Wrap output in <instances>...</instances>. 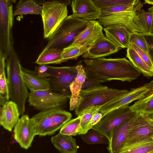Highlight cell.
<instances>
[{
	"instance_id": "obj_34",
	"label": "cell",
	"mask_w": 153,
	"mask_h": 153,
	"mask_svg": "<svg viewBox=\"0 0 153 153\" xmlns=\"http://www.w3.org/2000/svg\"><path fill=\"white\" fill-rule=\"evenodd\" d=\"M88 49L85 47L79 48L76 46H68L63 49L62 57L63 59L66 61L74 59L84 54Z\"/></svg>"
},
{
	"instance_id": "obj_22",
	"label": "cell",
	"mask_w": 153,
	"mask_h": 153,
	"mask_svg": "<svg viewBox=\"0 0 153 153\" xmlns=\"http://www.w3.org/2000/svg\"><path fill=\"white\" fill-rule=\"evenodd\" d=\"M51 141L60 153H77L79 147L71 136L59 132L51 137Z\"/></svg>"
},
{
	"instance_id": "obj_33",
	"label": "cell",
	"mask_w": 153,
	"mask_h": 153,
	"mask_svg": "<svg viewBox=\"0 0 153 153\" xmlns=\"http://www.w3.org/2000/svg\"><path fill=\"white\" fill-rule=\"evenodd\" d=\"M102 107V106L92 107L79 115L81 116L80 121V126L82 131L81 134H85L86 129L93 116L96 113L100 111Z\"/></svg>"
},
{
	"instance_id": "obj_5",
	"label": "cell",
	"mask_w": 153,
	"mask_h": 153,
	"mask_svg": "<svg viewBox=\"0 0 153 153\" xmlns=\"http://www.w3.org/2000/svg\"><path fill=\"white\" fill-rule=\"evenodd\" d=\"M88 21L72 15L68 16L54 34L48 39L45 48L62 50L70 45L76 37L86 27Z\"/></svg>"
},
{
	"instance_id": "obj_15",
	"label": "cell",
	"mask_w": 153,
	"mask_h": 153,
	"mask_svg": "<svg viewBox=\"0 0 153 153\" xmlns=\"http://www.w3.org/2000/svg\"><path fill=\"white\" fill-rule=\"evenodd\" d=\"M77 74L76 66H64L62 72L58 76L46 78L50 90L71 95L70 86Z\"/></svg>"
},
{
	"instance_id": "obj_28",
	"label": "cell",
	"mask_w": 153,
	"mask_h": 153,
	"mask_svg": "<svg viewBox=\"0 0 153 153\" xmlns=\"http://www.w3.org/2000/svg\"><path fill=\"white\" fill-rule=\"evenodd\" d=\"M143 6V5L140 1L135 0L133 2L129 4L101 9V14L100 17L109 16L124 11H140Z\"/></svg>"
},
{
	"instance_id": "obj_43",
	"label": "cell",
	"mask_w": 153,
	"mask_h": 153,
	"mask_svg": "<svg viewBox=\"0 0 153 153\" xmlns=\"http://www.w3.org/2000/svg\"><path fill=\"white\" fill-rule=\"evenodd\" d=\"M149 12H151L152 14V30L150 34H153V6L151 7L148 9Z\"/></svg>"
},
{
	"instance_id": "obj_29",
	"label": "cell",
	"mask_w": 153,
	"mask_h": 153,
	"mask_svg": "<svg viewBox=\"0 0 153 153\" xmlns=\"http://www.w3.org/2000/svg\"><path fill=\"white\" fill-rule=\"evenodd\" d=\"M6 59L0 55V105H3L9 100L7 77L6 76L5 67Z\"/></svg>"
},
{
	"instance_id": "obj_30",
	"label": "cell",
	"mask_w": 153,
	"mask_h": 153,
	"mask_svg": "<svg viewBox=\"0 0 153 153\" xmlns=\"http://www.w3.org/2000/svg\"><path fill=\"white\" fill-rule=\"evenodd\" d=\"M118 153H153V140H145L123 147Z\"/></svg>"
},
{
	"instance_id": "obj_21",
	"label": "cell",
	"mask_w": 153,
	"mask_h": 153,
	"mask_svg": "<svg viewBox=\"0 0 153 153\" xmlns=\"http://www.w3.org/2000/svg\"><path fill=\"white\" fill-rule=\"evenodd\" d=\"M22 73L24 82L30 91L50 89L49 84L46 78L39 76L35 71L22 66Z\"/></svg>"
},
{
	"instance_id": "obj_9",
	"label": "cell",
	"mask_w": 153,
	"mask_h": 153,
	"mask_svg": "<svg viewBox=\"0 0 153 153\" xmlns=\"http://www.w3.org/2000/svg\"><path fill=\"white\" fill-rule=\"evenodd\" d=\"M134 114L129 106L122 107L111 111L103 116L92 129L106 137L110 141L113 129Z\"/></svg>"
},
{
	"instance_id": "obj_7",
	"label": "cell",
	"mask_w": 153,
	"mask_h": 153,
	"mask_svg": "<svg viewBox=\"0 0 153 153\" xmlns=\"http://www.w3.org/2000/svg\"><path fill=\"white\" fill-rule=\"evenodd\" d=\"M13 1L0 0V55L7 59L14 48Z\"/></svg>"
},
{
	"instance_id": "obj_6",
	"label": "cell",
	"mask_w": 153,
	"mask_h": 153,
	"mask_svg": "<svg viewBox=\"0 0 153 153\" xmlns=\"http://www.w3.org/2000/svg\"><path fill=\"white\" fill-rule=\"evenodd\" d=\"M70 3V0L49 1L43 3L41 16L45 39H49L62 25L68 16L67 5Z\"/></svg>"
},
{
	"instance_id": "obj_1",
	"label": "cell",
	"mask_w": 153,
	"mask_h": 153,
	"mask_svg": "<svg viewBox=\"0 0 153 153\" xmlns=\"http://www.w3.org/2000/svg\"><path fill=\"white\" fill-rule=\"evenodd\" d=\"M87 77L100 84L112 80L131 82L141 72L126 58L85 59Z\"/></svg>"
},
{
	"instance_id": "obj_8",
	"label": "cell",
	"mask_w": 153,
	"mask_h": 153,
	"mask_svg": "<svg viewBox=\"0 0 153 153\" xmlns=\"http://www.w3.org/2000/svg\"><path fill=\"white\" fill-rule=\"evenodd\" d=\"M71 96L50 89L31 91L28 102L30 106L40 111L54 108L63 109L70 100Z\"/></svg>"
},
{
	"instance_id": "obj_42",
	"label": "cell",
	"mask_w": 153,
	"mask_h": 153,
	"mask_svg": "<svg viewBox=\"0 0 153 153\" xmlns=\"http://www.w3.org/2000/svg\"><path fill=\"white\" fill-rule=\"evenodd\" d=\"M143 86L153 90V79L150 82L145 84Z\"/></svg>"
},
{
	"instance_id": "obj_20",
	"label": "cell",
	"mask_w": 153,
	"mask_h": 153,
	"mask_svg": "<svg viewBox=\"0 0 153 153\" xmlns=\"http://www.w3.org/2000/svg\"><path fill=\"white\" fill-rule=\"evenodd\" d=\"M106 37L121 48L129 47L131 32L125 27L113 25L105 27L103 29Z\"/></svg>"
},
{
	"instance_id": "obj_38",
	"label": "cell",
	"mask_w": 153,
	"mask_h": 153,
	"mask_svg": "<svg viewBox=\"0 0 153 153\" xmlns=\"http://www.w3.org/2000/svg\"><path fill=\"white\" fill-rule=\"evenodd\" d=\"M76 66L77 74L74 82L78 85L82 86L87 78L85 69L81 64L78 65Z\"/></svg>"
},
{
	"instance_id": "obj_10",
	"label": "cell",
	"mask_w": 153,
	"mask_h": 153,
	"mask_svg": "<svg viewBox=\"0 0 153 153\" xmlns=\"http://www.w3.org/2000/svg\"><path fill=\"white\" fill-rule=\"evenodd\" d=\"M153 135V117L135 114L123 147L152 139Z\"/></svg>"
},
{
	"instance_id": "obj_19",
	"label": "cell",
	"mask_w": 153,
	"mask_h": 153,
	"mask_svg": "<svg viewBox=\"0 0 153 153\" xmlns=\"http://www.w3.org/2000/svg\"><path fill=\"white\" fill-rule=\"evenodd\" d=\"M20 115L18 106L13 102L9 100L0 106V124L11 132L17 124Z\"/></svg>"
},
{
	"instance_id": "obj_23",
	"label": "cell",
	"mask_w": 153,
	"mask_h": 153,
	"mask_svg": "<svg viewBox=\"0 0 153 153\" xmlns=\"http://www.w3.org/2000/svg\"><path fill=\"white\" fill-rule=\"evenodd\" d=\"M130 106L132 111L136 114L153 117V90Z\"/></svg>"
},
{
	"instance_id": "obj_4",
	"label": "cell",
	"mask_w": 153,
	"mask_h": 153,
	"mask_svg": "<svg viewBox=\"0 0 153 153\" xmlns=\"http://www.w3.org/2000/svg\"><path fill=\"white\" fill-rule=\"evenodd\" d=\"M71 114L63 109H52L40 111L30 118L36 135H52L71 120Z\"/></svg>"
},
{
	"instance_id": "obj_44",
	"label": "cell",
	"mask_w": 153,
	"mask_h": 153,
	"mask_svg": "<svg viewBox=\"0 0 153 153\" xmlns=\"http://www.w3.org/2000/svg\"><path fill=\"white\" fill-rule=\"evenodd\" d=\"M144 1L145 3L153 4V0H145Z\"/></svg>"
},
{
	"instance_id": "obj_45",
	"label": "cell",
	"mask_w": 153,
	"mask_h": 153,
	"mask_svg": "<svg viewBox=\"0 0 153 153\" xmlns=\"http://www.w3.org/2000/svg\"><path fill=\"white\" fill-rule=\"evenodd\" d=\"M151 139H152V140H153V136H152V137H151Z\"/></svg>"
},
{
	"instance_id": "obj_36",
	"label": "cell",
	"mask_w": 153,
	"mask_h": 153,
	"mask_svg": "<svg viewBox=\"0 0 153 153\" xmlns=\"http://www.w3.org/2000/svg\"><path fill=\"white\" fill-rule=\"evenodd\" d=\"M130 43H134L148 53V48L147 42L143 33L137 32L131 33Z\"/></svg>"
},
{
	"instance_id": "obj_39",
	"label": "cell",
	"mask_w": 153,
	"mask_h": 153,
	"mask_svg": "<svg viewBox=\"0 0 153 153\" xmlns=\"http://www.w3.org/2000/svg\"><path fill=\"white\" fill-rule=\"evenodd\" d=\"M143 34L147 42L148 54L153 64V34Z\"/></svg>"
},
{
	"instance_id": "obj_41",
	"label": "cell",
	"mask_w": 153,
	"mask_h": 153,
	"mask_svg": "<svg viewBox=\"0 0 153 153\" xmlns=\"http://www.w3.org/2000/svg\"><path fill=\"white\" fill-rule=\"evenodd\" d=\"M80 99L79 96L78 97L71 96L69 102L70 110L72 111L75 109L79 104Z\"/></svg>"
},
{
	"instance_id": "obj_17",
	"label": "cell",
	"mask_w": 153,
	"mask_h": 153,
	"mask_svg": "<svg viewBox=\"0 0 153 153\" xmlns=\"http://www.w3.org/2000/svg\"><path fill=\"white\" fill-rule=\"evenodd\" d=\"M121 49V48L104 36L97 40L82 56L85 59L102 58L116 53Z\"/></svg>"
},
{
	"instance_id": "obj_37",
	"label": "cell",
	"mask_w": 153,
	"mask_h": 153,
	"mask_svg": "<svg viewBox=\"0 0 153 153\" xmlns=\"http://www.w3.org/2000/svg\"><path fill=\"white\" fill-rule=\"evenodd\" d=\"M129 45L133 48L140 57L153 71V64L148 53L134 43H130Z\"/></svg>"
},
{
	"instance_id": "obj_24",
	"label": "cell",
	"mask_w": 153,
	"mask_h": 153,
	"mask_svg": "<svg viewBox=\"0 0 153 153\" xmlns=\"http://www.w3.org/2000/svg\"><path fill=\"white\" fill-rule=\"evenodd\" d=\"M62 50L54 48H44L35 63L39 65H43L50 64H60L67 61L62 58Z\"/></svg>"
},
{
	"instance_id": "obj_35",
	"label": "cell",
	"mask_w": 153,
	"mask_h": 153,
	"mask_svg": "<svg viewBox=\"0 0 153 153\" xmlns=\"http://www.w3.org/2000/svg\"><path fill=\"white\" fill-rule=\"evenodd\" d=\"M135 0H92L93 2L100 9L107 8L114 6L128 4Z\"/></svg>"
},
{
	"instance_id": "obj_11",
	"label": "cell",
	"mask_w": 153,
	"mask_h": 153,
	"mask_svg": "<svg viewBox=\"0 0 153 153\" xmlns=\"http://www.w3.org/2000/svg\"><path fill=\"white\" fill-rule=\"evenodd\" d=\"M14 137L23 149H27L31 146L36 135L35 129L27 114L23 115L13 129Z\"/></svg>"
},
{
	"instance_id": "obj_31",
	"label": "cell",
	"mask_w": 153,
	"mask_h": 153,
	"mask_svg": "<svg viewBox=\"0 0 153 153\" xmlns=\"http://www.w3.org/2000/svg\"><path fill=\"white\" fill-rule=\"evenodd\" d=\"M81 117L79 115L70 120L61 128L59 132L70 136L81 134L82 131L80 126Z\"/></svg>"
},
{
	"instance_id": "obj_26",
	"label": "cell",
	"mask_w": 153,
	"mask_h": 153,
	"mask_svg": "<svg viewBox=\"0 0 153 153\" xmlns=\"http://www.w3.org/2000/svg\"><path fill=\"white\" fill-rule=\"evenodd\" d=\"M126 57L143 76L148 78L153 76V70L130 45L127 49Z\"/></svg>"
},
{
	"instance_id": "obj_25",
	"label": "cell",
	"mask_w": 153,
	"mask_h": 153,
	"mask_svg": "<svg viewBox=\"0 0 153 153\" xmlns=\"http://www.w3.org/2000/svg\"><path fill=\"white\" fill-rule=\"evenodd\" d=\"M15 9L13 12L14 16L28 14L41 16L42 7L35 1L21 0L16 4Z\"/></svg>"
},
{
	"instance_id": "obj_13",
	"label": "cell",
	"mask_w": 153,
	"mask_h": 153,
	"mask_svg": "<svg viewBox=\"0 0 153 153\" xmlns=\"http://www.w3.org/2000/svg\"><path fill=\"white\" fill-rule=\"evenodd\" d=\"M103 27L98 21H88L86 27L75 39L69 46L89 48L98 39L105 35Z\"/></svg>"
},
{
	"instance_id": "obj_32",
	"label": "cell",
	"mask_w": 153,
	"mask_h": 153,
	"mask_svg": "<svg viewBox=\"0 0 153 153\" xmlns=\"http://www.w3.org/2000/svg\"><path fill=\"white\" fill-rule=\"evenodd\" d=\"M84 142L88 144L104 143L108 144V139L103 135L93 129L85 134L79 135Z\"/></svg>"
},
{
	"instance_id": "obj_14",
	"label": "cell",
	"mask_w": 153,
	"mask_h": 153,
	"mask_svg": "<svg viewBox=\"0 0 153 153\" xmlns=\"http://www.w3.org/2000/svg\"><path fill=\"white\" fill-rule=\"evenodd\" d=\"M139 11H124L105 16L100 17L97 20L100 24L104 27L118 25L126 27L131 33H142L134 23L133 19Z\"/></svg>"
},
{
	"instance_id": "obj_16",
	"label": "cell",
	"mask_w": 153,
	"mask_h": 153,
	"mask_svg": "<svg viewBox=\"0 0 153 153\" xmlns=\"http://www.w3.org/2000/svg\"><path fill=\"white\" fill-rule=\"evenodd\" d=\"M71 6L72 15L85 21L95 20L98 19L101 16V9L92 0H73Z\"/></svg>"
},
{
	"instance_id": "obj_27",
	"label": "cell",
	"mask_w": 153,
	"mask_h": 153,
	"mask_svg": "<svg viewBox=\"0 0 153 153\" xmlns=\"http://www.w3.org/2000/svg\"><path fill=\"white\" fill-rule=\"evenodd\" d=\"M152 14L144 9L141 10L134 17L133 20L142 33L150 34L152 25Z\"/></svg>"
},
{
	"instance_id": "obj_3",
	"label": "cell",
	"mask_w": 153,
	"mask_h": 153,
	"mask_svg": "<svg viewBox=\"0 0 153 153\" xmlns=\"http://www.w3.org/2000/svg\"><path fill=\"white\" fill-rule=\"evenodd\" d=\"M126 89L109 88L100 84L82 89L78 106L75 109L77 116L85 110L94 106H102L118 98L128 92Z\"/></svg>"
},
{
	"instance_id": "obj_12",
	"label": "cell",
	"mask_w": 153,
	"mask_h": 153,
	"mask_svg": "<svg viewBox=\"0 0 153 153\" xmlns=\"http://www.w3.org/2000/svg\"><path fill=\"white\" fill-rule=\"evenodd\" d=\"M152 90L143 86L132 88L125 95L102 106L99 112L103 116L108 112L129 104L132 102L141 99L147 95Z\"/></svg>"
},
{
	"instance_id": "obj_40",
	"label": "cell",
	"mask_w": 153,
	"mask_h": 153,
	"mask_svg": "<svg viewBox=\"0 0 153 153\" xmlns=\"http://www.w3.org/2000/svg\"><path fill=\"white\" fill-rule=\"evenodd\" d=\"M103 117L102 114L99 111L96 113L92 117L89 125L85 131L87 133L89 130L92 129V127L97 124Z\"/></svg>"
},
{
	"instance_id": "obj_2",
	"label": "cell",
	"mask_w": 153,
	"mask_h": 153,
	"mask_svg": "<svg viewBox=\"0 0 153 153\" xmlns=\"http://www.w3.org/2000/svg\"><path fill=\"white\" fill-rule=\"evenodd\" d=\"M6 60V68L9 95L10 100L17 105L20 115L25 112V104L29 93L24 81L22 66L13 48Z\"/></svg>"
},
{
	"instance_id": "obj_18",
	"label": "cell",
	"mask_w": 153,
	"mask_h": 153,
	"mask_svg": "<svg viewBox=\"0 0 153 153\" xmlns=\"http://www.w3.org/2000/svg\"><path fill=\"white\" fill-rule=\"evenodd\" d=\"M135 114L113 129L107 147L109 153H118L124 146Z\"/></svg>"
}]
</instances>
